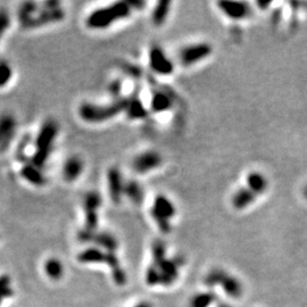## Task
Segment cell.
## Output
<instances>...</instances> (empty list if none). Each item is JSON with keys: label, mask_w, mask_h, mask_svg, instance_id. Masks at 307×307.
Instances as JSON below:
<instances>
[{"label": "cell", "mask_w": 307, "mask_h": 307, "mask_svg": "<svg viewBox=\"0 0 307 307\" xmlns=\"http://www.w3.org/2000/svg\"><path fill=\"white\" fill-rule=\"evenodd\" d=\"M132 9H137L134 1H118L107 7L96 9L87 17L86 24L89 29H106L117 21L123 20L130 15Z\"/></svg>", "instance_id": "obj_1"}, {"label": "cell", "mask_w": 307, "mask_h": 307, "mask_svg": "<svg viewBox=\"0 0 307 307\" xmlns=\"http://www.w3.org/2000/svg\"><path fill=\"white\" fill-rule=\"evenodd\" d=\"M58 124L57 122L52 118L44 121L41 125L39 133L36 139V148H34L32 163L40 169L46 165L48 158L51 153V149L54 147L55 140L58 134Z\"/></svg>", "instance_id": "obj_2"}, {"label": "cell", "mask_w": 307, "mask_h": 307, "mask_svg": "<svg viewBox=\"0 0 307 307\" xmlns=\"http://www.w3.org/2000/svg\"><path fill=\"white\" fill-rule=\"evenodd\" d=\"M129 99H118L110 105H95L83 103L79 108V115L88 123H100L127 110Z\"/></svg>", "instance_id": "obj_3"}, {"label": "cell", "mask_w": 307, "mask_h": 307, "mask_svg": "<svg viewBox=\"0 0 307 307\" xmlns=\"http://www.w3.org/2000/svg\"><path fill=\"white\" fill-rule=\"evenodd\" d=\"M41 7H43V8L39 9V12H38L36 15L25 21V22L21 23L23 29L26 30L39 29L41 26L58 23L64 20L65 12L61 8V7H57V8H46V7H44L43 5H41Z\"/></svg>", "instance_id": "obj_4"}, {"label": "cell", "mask_w": 307, "mask_h": 307, "mask_svg": "<svg viewBox=\"0 0 307 307\" xmlns=\"http://www.w3.org/2000/svg\"><path fill=\"white\" fill-rule=\"evenodd\" d=\"M152 216L157 222L160 230L164 232L170 231V219L175 215V207L165 196L159 195L155 198V203L152 208Z\"/></svg>", "instance_id": "obj_5"}, {"label": "cell", "mask_w": 307, "mask_h": 307, "mask_svg": "<svg viewBox=\"0 0 307 307\" xmlns=\"http://www.w3.org/2000/svg\"><path fill=\"white\" fill-rule=\"evenodd\" d=\"M102 205V197L97 191H90L83 200L86 212V235L93 231L98 224V209Z\"/></svg>", "instance_id": "obj_6"}, {"label": "cell", "mask_w": 307, "mask_h": 307, "mask_svg": "<svg viewBox=\"0 0 307 307\" xmlns=\"http://www.w3.org/2000/svg\"><path fill=\"white\" fill-rule=\"evenodd\" d=\"M212 47L208 44H198L183 48L180 52V59L184 66H190L195 63L208 57L212 54Z\"/></svg>", "instance_id": "obj_7"}, {"label": "cell", "mask_w": 307, "mask_h": 307, "mask_svg": "<svg viewBox=\"0 0 307 307\" xmlns=\"http://www.w3.org/2000/svg\"><path fill=\"white\" fill-rule=\"evenodd\" d=\"M16 120L9 114L0 115V152L7 151L16 133Z\"/></svg>", "instance_id": "obj_8"}, {"label": "cell", "mask_w": 307, "mask_h": 307, "mask_svg": "<svg viewBox=\"0 0 307 307\" xmlns=\"http://www.w3.org/2000/svg\"><path fill=\"white\" fill-rule=\"evenodd\" d=\"M162 164V156L158 153L148 151L138 155L133 159V169L135 172L144 174L148 171H152L156 167H158Z\"/></svg>", "instance_id": "obj_9"}, {"label": "cell", "mask_w": 307, "mask_h": 307, "mask_svg": "<svg viewBox=\"0 0 307 307\" xmlns=\"http://www.w3.org/2000/svg\"><path fill=\"white\" fill-rule=\"evenodd\" d=\"M149 61H151L152 68L156 73L162 75H169L173 72V63L166 57L165 52L162 48L154 46L149 54Z\"/></svg>", "instance_id": "obj_10"}, {"label": "cell", "mask_w": 307, "mask_h": 307, "mask_svg": "<svg viewBox=\"0 0 307 307\" xmlns=\"http://www.w3.org/2000/svg\"><path fill=\"white\" fill-rule=\"evenodd\" d=\"M219 9L231 20H243L252 14V8L242 1H221L218 3Z\"/></svg>", "instance_id": "obj_11"}, {"label": "cell", "mask_w": 307, "mask_h": 307, "mask_svg": "<svg viewBox=\"0 0 307 307\" xmlns=\"http://www.w3.org/2000/svg\"><path fill=\"white\" fill-rule=\"evenodd\" d=\"M20 173L21 176L27 183L32 184L34 187H44L47 183V177L44 176L43 171H41L40 167L34 165L33 163H24Z\"/></svg>", "instance_id": "obj_12"}, {"label": "cell", "mask_w": 307, "mask_h": 307, "mask_svg": "<svg viewBox=\"0 0 307 307\" xmlns=\"http://www.w3.org/2000/svg\"><path fill=\"white\" fill-rule=\"evenodd\" d=\"M108 187H110L111 200H113V203L118 204L124 191V184L122 182L121 173L117 167L113 166L108 171Z\"/></svg>", "instance_id": "obj_13"}, {"label": "cell", "mask_w": 307, "mask_h": 307, "mask_svg": "<svg viewBox=\"0 0 307 307\" xmlns=\"http://www.w3.org/2000/svg\"><path fill=\"white\" fill-rule=\"evenodd\" d=\"M83 167H85V164L79 156L69 157L66 159L64 166H63V176L67 182H73L81 175Z\"/></svg>", "instance_id": "obj_14"}, {"label": "cell", "mask_w": 307, "mask_h": 307, "mask_svg": "<svg viewBox=\"0 0 307 307\" xmlns=\"http://www.w3.org/2000/svg\"><path fill=\"white\" fill-rule=\"evenodd\" d=\"M256 197L257 195L255 193H253L249 188L245 187L235 194V196L232 198V205L237 209H242L252 204L256 199Z\"/></svg>", "instance_id": "obj_15"}, {"label": "cell", "mask_w": 307, "mask_h": 307, "mask_svg": "<svg viewBox=\"0 0 307 307\" xmlns=\"http://www.w3.org/2000/svg\"><path fill=\"white\" fill-rule=\"evenodd\" d=\"M267 184L266 177L258 172H253L247 176V188H249L257 196H260L267 189Z\"/></svg>", "instance_id": "obj_16"}, {"label": "cell", "mask_w": 307, "mask_h": 307, "mask_svg": "<svg viewBox=\"0 0 307 307\" xmlns=\"http://www.w3.org/2000/svg\"><path fill=\"white\" fill-rule=\"evenodd\" d=\"M123 194L127 195L135 204H140L142 198H144V193H142L141 187L135 181H129L127 184H124Z\"/></svg>", "instance_id": "obj_17"}, {"label": "cell", "mask_w": 307, "mask_h": 307, "mask_svg": "<svg viewBox=\"0 0 307 307\" xmlns=\"http://www.w3.org/2000/svg\"><path fill=\"white\" fill-rule=\"evenodd\" d=\"M39 12V3L34 1H25L21 5L19 9V21L23 23Z\"/></svg>", "instance_id": "obj_18"}, {"label": "cell", "mask_w": 307, "mask_h": 307, "mask_svg": "<svg viewBox=\"0 0 307 307\" xmlns=\"http://www.w3.org/2000/svg\"><path fill=\"white\" fill-rule=\"evenodd\" d=\"M171 105H172L171 98L163 92H157L152 99V108L155 113H162V111L167 110Z\"/></svg>", "instance_id": "obj_19"}, {"label": "cell", "mask_w": 307, "mask_h": 307, "mask_svg": "<svg viewBox=\"0 0 307 307\" xmlns=\"http://www.w3.org/2000/svg\"><path fill=\"white\" fill-rule=\"evenodd\" d=\"M170 1H160L157 3L155 10L153 13V22L155 25H162L166 21V17L170 13Z\"/></svg>", "instance_id": "obj_20"}, {"label": "cell", "mask_w": 307, "mask_h": 307, "mask_svg": "<svg viewBox=\"0 0 307 307\" xmlns=\"http://www.w3.org/2000/svg\"><path fill=\"white\" fill-rule=\"evenodd\" d=\"M127 111H128V115L131 118H140V117H144L146 115L145 107L142 106L141 102H139V99L129 100Z\"/></svg>", "instance_id": "obj_21"}, {"label": "cell", "mask_w": 307, "mask_h": 307, "mask_svg": "<svg viewBox=\"0 0 307 307\" xmlns=\"http://www.w3.org/2000/svg\"><path fill=\"white\" fill-rule=\"evenodd\" d=\"M13 78V67L7 61H0V88L5 87Z\"/></svg>", "instance_id": "obj_22"}, {"label": "cell", "mask_w": 307, "mask_h": 307, "mask_svg": "<svg viewBox=\"0 0 307 307\" xmlns=\"http://www.w3.org/2000/svg\"><path fill=\"white\" fill-rule=\"evenodd\" d=\"M44 268H46L47 274L49 275L50 278L57 279L62 275V272H63L62 264H61V262L55 260V258H50V260H48L46 262V266H44Z\"/></svg>", "instance_id": "obj_23"}, {"label": "cell", "mask_w": 307, "mask_h": 307, "mask_svg": "<svg viewBox=\"0 0 307 307\" xmlns=\"http://www.w3.org/2000/svg\"><path fill=\"white\" fill-rule=\"evenodd\" d=\"M10 25V15L6 8H0V41Z\"/></svg>", "instance_id": "obj_24"}, {"label": "cell", "mask_w": 307, "mask_h": 307, "mask_svg": "<svg viewBox=\"0 0 307 307\" xmlns=\"http://www.w3.org/2000/svg\"><path fill=\"white\" fill-rule=\"evenodd\" d=\"M10 294V289L8 287V279L7 278H1L0 279V302L3 297H7Z\"/></svg>", "instance_id": "obj_25"}, {"label": "cell", "mask_w": 307, "mask_h": 307, "mask_svg": "<svg viewBox=\"0 0 307 307\" xmlns=\"http://www.w3.org/2000/svg\"><path fill=\"white\" fill-rule=\"evenodd\" d=\"M110 91L114 96H118V93H120V91H121V83L118 81H115L113 85H111Z\"/></svg>", "instance_id": "obj_26"}, {"label": "cell", "mask_w": 307, "mask_h": 307, "mask_svg": "<svg viewBox=\"0 0 307 307\" xmlns=\"http://www.w3.org/2000/svg\"><path fill=\"white\" fill-rule=\"evenodd\" d=\"M304 196L307 198V184H306V187L304 188Z\"/></svg>", "instance_id": "obj_27"}]
</instances>
